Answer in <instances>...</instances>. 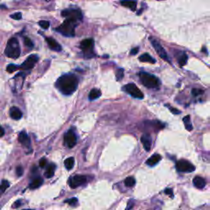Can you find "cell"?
<instances>
[{"label": "cell", "mask_w": 210, "mask_h": 210, "mask_svg": "<svg viewBox=\"0 0 210 210\" xmlns=\"http://www.w3.org/2000/svg\"><path fill=\"white\" fill-rule=\"evenodd\" d=\"M18 68H19V67H17V65L9 64L7 67V71H8V72L12 73V72H14L15 71H17Z\"/></svg>", "instance_id": "31"}, {"label": "cell", "mask_w": 210, "mask_h": 210, "mask_svg": "<svg viewBox=\"0 0 210 210\" xmlns=\"http://www.w3.org/2000/svg\"><path fill=\"white\" fill-rule=\"evenodd\" d=\"M187 59H188L187 55H186L185 53H183V54H182V56L179 58V60H178V62H179L180 67H182H182H184V66L186 64V62H187Z\"/></svg>", "instance_id": "27"}, {"label": "cell", "mask_w": 210, "mask_h": 210, "mask_svg": "<svg viewBox=\"0 0 210 210\" xmlns=\"http://www.w3.org/2000/svg\"><path fill=\"white\" fill-rule=\"evenodd\" d=\"M43 184V179L41 177H37L34 179L32 182L30 184V188L31 189H36L39 188L40 185Z\"/></svg>", "instance_id": "21"}, {"label": "cell", "mask_w": 210, "mask_h": 210, "mask_svg": "<svg viewBox=\"0 0 210 210\" xmlns=\"http://www.w3.org/2000/svg\"><path fill=\"white\" fill-rule=\"evenodd\" d=\"M78 86V79L73 74H66L57 79L56 87L66 95L75 92Z\"/></svg>", "instance_id": "1"}, {"label": "cell", "mask_w": 210, "mask_h": 210, "mask_svg": "<svg viewBox=\"0 0 210 210\" xmlns=\"http://www.w3.org/2000/svg\"><path fill=\"white\" fill-rule=\"evenodd\" d=\"M124 76V70L122 68H119L118 71H117V73H116V77H117V80L118 81H121L122 77Z\"/></svg>", "instance_id": "29"}, {"label": "cell", "mask_w": 210, "mask_h": 210, "mask_svg": "<svg viewBox=\"0 0 210 210\" xmlns=\"http://www.w3.org/2000/svg\"><path fill=\"white\" fill-rule=\"evenodd\" d=\"M8 186H9V182H7V181H3V182H1V184H0V191L1 192H4L8 188Z\"/></svg>", "instance_id": "28"}, {"label": "cell", "mask_w": 210, "mask_h": 210, "mask_svg": "<svg viewBox=\"0 0 210 210\" xmlns=\"http://www.w3.org/2000/svg\"><path fill=\"white\" fill-rule=\"evenodd\" d=\"M193 184L195 186L196 188L198 189H203L205 185H206V182L203 177H195L193 179Z\"/></svg>", "instance_id": "16"}, {"label": "cell", "mask_w": 210, "mask_h": 210, "mask_svg": "<svg viewBox=\"0 0 210 210\" xmlns=\"http://www.w3.org/2000/svg\"><path fill=\"white\" fill-rule=\"evenodd\" d=\"M6 56L11 58H17L21 54V49L17 38H12L8 40L5 49Z\"/></svg>", "instance_id": "3"}, {"label": "cell", "mask_w": 210, "mask_h": 210, "mask_svg": "<svg viewBox=\"0 0 210 210\" xmlns=\"http://www.w3.org/2000/svg\"><path fill=\"white\" fill-rule=\"evenodd\" d=\"M121 4L124 7L130 8L132 11H135L136 7H137L136 1L135 0H122L121 2Z\"/></svg>", "instance_id": "19"}, {"label": "cell", "mask_w": 210, "mask_h": 210, "mask_svg": "<svg viewBox=\"0 0 210 210\" xmlns=\"http://www.w3.org/2000/svg\"><path fill=\"white\" fill-rule=\"evenodd\" d=\"M164 192H165V194H167V195H171V197L173 196V195H172V190H171V189H166V190H165Z\"/></svg>", "instance_id": "40"}, {"label": "cell", "mask_w": 210, "mask_h": 210, "mask_svg": "<svg viewBox=\"0 0 210 210\" xmlns=\"http://www.w3.org/2000/svg\"><path fill=\"white\" fill-rule=\"evenodd\" d=\"M65 203H69L70 205H76V203H77V199L72 198V199H67V200H65Z\"/></svg>", "instance_id": "33"}, {"label": "cell", "mask_w": 210, "mask_h": 210, "mask_svg": "<svg viewBox=\"0 0 210 210\" xmlns=\"http://www.w3.org/2000/svg\"><path fill=\"white\" fill-rule=\"evenodd\" d=\"M38 59H39L38 56L34 55V54H33V55H31V56H29V57L26 58V60L22 63V66L19 68H21L22 70H30V69L34 68L35 64L38 62Z\"/></svg>", "instance_id": "10"}, {"label": "cell", "mask_w": 210, "mask_h": 210, "mask_svg": "<svg viewBox=\"0 0 210 210\" xmlns=\"http://www.w3.org/2000/svg\"><path fill=\"white\" fill-rule=\"evenodd\" d=\"M18 140L22 145H23L25 147H30V145H31V139L25 132H22L19 134Z\"/></svg>", "instance_id": "14"}, {"label": "cell", "mask_w": 210, "mask_h": 210, "mask_svg": "<svg viewBox=\"0 0 210 210\" xmlns=\"http://www.w3.org/2000/svg\"><path fill=\"white\" fill-rule=\"evenodd\" d=\"M138 52H139V48L136 47V48H134L133 49L131 50V54H132V55H135Z\"/></svg>", "instance_id": "39"}, {"label": "cell", "mask_w": 210, "mask_h": 210, "mask_svg": "<svg viewBox=\"0 0 210 210\" xmlns=\"http://www.w3.org/2000/svg\"><path fill=\"white\" fill-rule=\"evenodd\" d=\"M77 25V21L72 20V19H68L66 18L63 23L59 25L56 31L61 33L62 35L67 37H73L75 36V29Z\"/></svg>", "instance_id": "2"}, {"label": "cell", "mask_w": 210, "mask_h": 210, "mask_svg": "<svg viewBox=\"0 0 210 210\" xmlns=\"http://www.w3.org/2000/svg\"><path fill=\"white\" fill-rule=\"evenodd\" d=\"M140 140H141V143H142L145 150L146 151H150V149H151V143H152L150 135H149V134H144V135L141 136Z\"/></svg>", "instance_id": "13"}, {"label": "cell", "mask_w": 210, "mask_h": 210, "mask_svg": "<svg viewBox=\"0 0 210 210\" xmlns=\"http://www.w3.org/2000/svg\"><path fill=\"white\" fill-rule=\"evenodd\" d=\"M64 141L65 144H66L69 148L74 147L76 144V135L75 132H73L72 130H69V131L65 134Z\"/></svg>", "instance_id": "11"}, {"label": "cell", "mask_w": 210, "mask_h": 210, "mask_svg": "<svg viewBox=\"0 0 210 210\" xmlns=\"http://www.w3.org/2000/svg\"><path fill=\"white\" fill-rule=\"evenodd\" d=\"M10 17L14 20H21L22 19V13L21 12H16L14 14H12Z\"/></svg>", "instance_id": "35"}, {"label": "cell", "mask_w": 210, "mask_h": 210, "mask_svg": "<svg viewBox=\"0 0 210 210\" xmlns=\"http://www.w3.org/2000/svg\"><path fill=\"white\" fill-rule=\"evenodd\" d=\"M5 8H7L5 5H0V9H5Z\"/></svg>", "instance_id": "43"}, {"label": "cell", "mask_w": 210, "mask_h": 210, "mask_svg": "<svg viewBox=\"0 0 210 210\" xmlns=\"http://www.w3.org/2000/svg\"><path fill=\"white\" fill-rule=\"evenodd\" d=\"M74 163H75V159L73 157H70L64 161L65 167L68 170H71V168L74 167Z\"/></svg>", "instance_id": "24"}, {"label": "cell", "mask_w": 210, "mask_h": 210, "mask_svg": "<svg viewBox=\"0 0 210 210\" xmlns=\"http://www.w3.org/2000/svg\"><path fill=\"white\" fill-rule=\"evenodd\" d=\"M10 116L12 119L14 120H19L21 119L22 117V111L20 110L17 107H12L10 109Z\"/></svg>", "instance_id": "18"}, {"label": "cell", "mask_w": 210, "mask_h": 210, "mask_svg": "<svg viewBox=\"0 0 210 210\" xmlns=\"http://www.w3.org/2000/svg\"><path fill=\"white\" fill-rule=\"evenodd\" d=\"M62 16L68 19H72L78 22L82 19L81 12L79 9H67L62 12Z\"/></svg>", "instance_id": "7"}, {"label": "cell", "mask_w": 210, "mask_h": 210, "mask_svg": "<svg viewBox=\"0 0 210 210\" xmlns=\"http://www.w3.org/2000/svg\"><path fill=\"white\" fill-rule=\"evenodd\" d=\"M45 1H51V0H45Z\"/></svg>", "instance_id": "44"}, {"label": "cell", "mask_w": 210, "mask_h": 210, "mask_svg": "<svg viewBox=\"0 0 210 210\" xmlns=\"http://www.w3.org/2000/svg\"><path fill=\"white\" fill-rule=\"evenodd\" d=\"M4 130L3 129L2 126H0V137L4 136Z\"/></svg>", "instance_id": "41"}, {"label": "cell", "mask_w": 210, "mask_h": 210, "mask_svg": "<svg viewBox=\"0 0 210 210\" xmlns=\"http://www.w3.org/2000/svg\"><path fill=\"white\" fill-rule=\"evenodd\" d=\"M124 90H126V92L128 93L130 95H132V97H134L135 99H140L141 100L144 98V94L141 92V90L135 86V84L133 83H129L127 85H126L123 88Z\"/></svg>", "instance_id": "6"}, {"label": "cell", "mask_w": 210, "mask_h": 210, "mask_svg": "<svg viewBox=\"0 0 210 210\" xmlns=\"http://www.w3.org/2000/svg\"><path fill=\"white\" fill-rule=\"evenodd\" d=\"M139 59L140 62H144L155 63V60H154L153 57L150 56V54H142V55H141V56L139 57Z\"/></svg>", "instance_id": "23"}, {"label": "cell", "mask_w": 210, "mask_h": 210, "mask_svg": "<svg viewBox=\"0 0 210 210\" xmlns=\"http://www.w3.org/2000/svg\"><path fill=\"white\" fill-rule=\"evenodd\" d=\"M124 184L125 185L127 186V187H132V186H134L135 184V178L133 177H126L125 179Z\"/></svg>", "instance_id": "26"}, {"label": "cell", "mask_w": 210, "mask_h": 210, "mask_svg": "<svg viewBox=\"0 0 210 210\" xmlns=\"http://www.w3.org/2000/svg\"><path fill=\"white\" fill-rule=\"evenodd\" d=\"M139 76L141 83L148 88H158L160 85L158 78L152 74L147 72H140Z\"/></svg>", "instance_id": "4"}, {"label": "cell", "mask_w": 210, "mask_h": 210, "mask_svg": "<svg viewBox=\"0 0 210 210\" xmlns=\"http://www.w3.org/2000/svg\"><path fill=\"white\" fill-rule=\"evenodd\" d=\"M94 39H86L82 40L80 44V48L85 54H91L93 48H94Z\"/></svg>", "instance_id": "12"}, {"label": "cell", "mask_w": 210, "mask_h": 210, "mask_svg": "<svg viewBox=\"0 0 210 210\" xmlns=\"http://www.w3.org/2000/svg\"><path fill=\"white\" fill-rule=\"evenodd\" d=\"M150 42H151V43H152V44H153L154 49L156 50V52L158 53V54L159 55V57H160L161 58H163V60L169 62L167 53H166L165 49H164L163 48V46L161 45L160 43H159L158 40L154 39L153 38H151V37L150 38Z\"/></svg>", "instance_id": "9"}, {"label": "cell", "mask_w": 210, "mask_h": 210, "mask_svg": "<svg viewBox=\"0 0 210 210\" xmlns=\"http://www.w3.org/2000/svg\"><path fill=\"white\" fill-rule=\"evenodd\" d=\"M101 96V91L98 89H92L89 94V100H94Z\"/></svg>", "instance_id": "22"}, {"label": "cell", "mask_w": 210, "mask_h": 210, "mask_svg": "<svg viewBox=\"0 0 210 210\" xmlns=\"http://www.w3.org/2000/svg\"><path fill=\"white\" fill-rule=\"evenodd\" d=\"M55 169H56V166H55L54 164H49V165L47 167L46 171L44 172V176H45L47 178L53 177V176L54 175V172H55Z\"/></svg>", "instance_id": "20"}, {"label": "cell", "mask_w": 210, "mask_h": 210, "mask_svg": "<svg viewBox=\"0 0 210 210\" xmlns=\"http://www.w3.org/2000/svg\"><path fill=\"white\" fill-rule=\"evenodd\" d=\"M176 168L181 172H192L195 170V167L190 162L185 159H181L177 162Z\"/></svg>", "instance_id": "5"}, {"label": "cell", "mask_w": 210, "mask_h": 210, "mask_svg": "<svg viewBox=\"0 0 210 210\" xmlns=\"http://www.w3.org/2000/svg\"><path fill=\"white\" fill-rule=\"evenodd\" d=\"M203 93V90L199 89H192V94L194 96H198L199 94H202Z\"/></svg>", "instance_id": "34"}, {"label": "cell", "mask_w": 210, "mask_h": 210, "mask_svg": "<svg viewBox=\"0 0 210 210\" xmlns=\"http://www.w3.org/2000/svg\"><path fill=\"white\" fill-rule=\"evenodd\" d=\"M39 25L44 30H46L49 27V22L48 21H40L39 22Z\"/></svg>", "instance_id": "32"}, {"label": "cell", "mask_w": 210, "mask_h": 210, "mask_svg": "<svg viewBox=\"0 0 210 210\" xmlns=\"http://www.w3.org/2000/svg\"><path fill=\"white\" fill-rule=\"evenodd\" d=\"M169 109H170V111H171L172 113H174V114L181 113V112H180V110H178V109H177V108H174L169 107Z\"/></svg>", "instance_id": "38"}, {"label": "cell", "mask_w": 210, "mask_h": 210, "mask_svg": "<svg viewBox=\"0 0 210 210\" xmlns=\"http://www.w3.org/2000/svg\"><path fill=\"white\" fill-rule=\"evenodd\" d=\"M22 174H23V168L21 166H19L17 167V175L18 177H22Z\"/></svg>", "instance_id": "37"}, {"label": "cell", "mask_w": 210, "mask_h": 210, "mask_svg": "<svg viewBox=\"0 0 210 210\" xmlns=\"http://www.w3.org/2000/svg\"><path fill=\"white\" fill-rule=\"evenodd\" d=\"M45 40H46V42L48 43V44H49V46L51 49L54 50V51H57V52H59V51L62 50L61 45L57 43V41L54 39L50 38V37H47Z\"/></svg>", "instance_id": "15"}, {"label": "cell", "mask_w": 210, "mask_h": 210, "mask_svg": "<svg viewBox=\"0 0 210 210\" xmlns=\"http://www.w3.org/2000/svg\"><path fill=\"white\" fill-rule=\"evenodd\" d=\"M47 165V160L46 158H41L39 160V167H44Z\"/></svg>", "instance_id": "36"}, {"label": "cell", "mask_w": 210, "mask_h": 210, "mask_svg": "<svg viewBox=\"0 0 210 210\" xmlns=\"http://www.w3.org/2000/svg\"><path fill=\"white\" fill-rule=\"evenodd\" d=\"M183 121H184V124H185V129H186L187 131H189V132L192 131L193 126L192 124H191V121H190V117L189 115L185 116V118H183Z\"/></svg>", "instance_id": "25"}, {"label": "cell", "mask_w": 210, "mask_h": 210, "mask_svg": "<svg viewBox=\"0 0 210 210\" xmlns=\"http://www.w3.org/2000/svg\"><path fill=\"white\" fill-rule=\"evenodd\" d=\"M161 159H162V156H161L160 154L155 153V154H153V155L150 157L149 159H147L146 164L149 165V166H154V165H156L158 162H160Z\"/></svg>", "instance_id": "17"}, {"label": "cell", "mask_w": 210, "mask_h": 210, "mask_svg": "<svg viewBox=\"0 0 210 210\" xmlns=\"http://www.w3.org/2000/svg\"><path fill=\"white\" fill-rule=\"evenodd\" d=\"M24 43H25V45L26 47H28V48H33L34 47V44H33V42L31 41V39H30V38H28V37H25L24 38Z\"/></svg>", "instance_id": "30"}, {"label": "cell", "mask_w": 210, "mask_h": 210, "mask_svg": "<svg viewBox=\"0 0 210 210\" xmlns=\"http://www.w3.org/2000/svg\"><path fill=\"white\" fill-rule=\"evenodd\" d=\"M87 181L86 176L84 175H76L73 177H71L69 179V185L72 189H75L80 185L85 184Z\"/></svg>", "instance_id": "8"}, {"label": "cell", "mask_w": 210, "mask_h": 210, "mask_svg": "<svg viewBox=\"0 0 210 210\" xmlns=\"http://www.w3.org/2000/svg\"><path fill=\"white\" fill-rule=\"evenodd\" d=\"M21 201H17V202H16V204H15V207H18V206H20L21 205Z\"/></svg>", "instance_id": "42"}]
</instances>
